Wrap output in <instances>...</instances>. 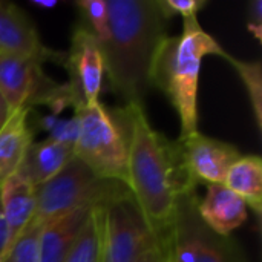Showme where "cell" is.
Instances as JSON below:
<instances>
[{
  "label": "cell",
  "mask_w": 262,
  "mask_h": 262,
  "mask_svg": "<svg viewBox=\"0 0 262 262\" xmlns=\"http://www.w3.org/2000/svg\"><path fill=\"white\" fill-rule=\"evenodd\" d=\"M126 126L127 189L157 238H164L180 195L196 187L186 172L180 144L152 127L144 106L118 109Z\"/></svg>",
  "instance_id": "obj_1"
},
{
  "label": "cell",
  "mask_w": 262,
  "mask_h": 262,
  "mask_svg": "<svg viewBox=\"0 0 262 262\" xmlns=\"http://www.w3.org/2000/svg\"><path fill=\"white\" fill-rule=\"evenodd\" d=\"M109 38L103 43L104 74L126 104L144 106L150 68L166 37L167 18L158 0H106Z\"/></svg>",
  "instance_id": "obj_2"
},
{
  "label": "cell",
  "mask_w": 262,
  "mask_h": 262,
  "mask_svg": "<svg viewBox=\"0 0 262 262\" xmlns=\"http://www.w3.org/2000/svg\"><path fill=\"white\" fill-rule=\"evenodd\" d=\"M226 57L221 45L203 29L198 17L183 18V31L177 37L166 35L160 43L152 68L150 86L167 95L181 123V135L198 130V86L203 58Z\"/></svg>",
  "instance_id": "obj_3"
},
{
  "label": "cell",
  "mask_w": 262,
  "mask_h": 262,
  "mask_svg": "<svg viewBox=\"0 0 262 262\" xmlns=\"http://www.w3.org/2000/svg\"><path fill=\"white\" fill-rule=\"evenodd\" d=\"M127 195L126 184L98 177L74 155L52 180L35 189L32 223L45 224L78 209H98Z\"/></svg>",
  "instance_id": "obj_4"
},
{
  "label": "cell",
  "mask_w": 262,
  "mask_h": 262,
  "mask_svg": "<svg viewBox=\"0 0 262 262\" xmlns=\"http://www.w3.org/2000/svg\"><path fill=\"white\" fill-rule=\"evenodd\" d=\"M74 112L80 121L74 155L98 177L126 184V126L118 109L107 111L98 101L95 104H80Z\"/></svg>",
  "instance_id": "obj_5"
},
{
  "label": "cell",
  "mask_w": 262,
  "mask_h": 262,
  "mask_svg": "<svg viewBox=\"0 0 262 262\" xmlns=\"http://www.w3.org/2000/svg\"><path fill=\"white\" fill-rule=\"evenodd\" d=\"M198 201L196 187L180 195L164 236L167 262H246L239 246L230 236H220L203 223Z\"/></svg>",
  "instance_id": "obj_6"
},
{
  "label": "cell",
  "mask_w": 262,
  "mask_h": 262,
  "mask_svg": "<svg viewBox=\"0 0 262 262\" xmlns=\"http://www.w3.org/2000/svg\"><path fill=\"white\" fill-rule=\"evenodd\" d=\"M101 262H137L155 243L132 195L100 207Z\"/></svg>",
  "instance_id": "obj_7"
},
{
  "label": "cell",
  "mask_w": 262,
  "mask_h": 262,
  "mask_svg": "<svg viewBox=\"0 0 262 262\" xmlns=\"http://www.w3.org/2000/svg\"><path fill=\"white\" fill-rule=\"evenodd\" d=\"M177 141L186 172L195 184H224L229 169L243 155L236 146L198 130Z\"/></svg>",
  "instance_id": "obj_8"
},
{
  "label": "cell",
  "mask_w": 262,
  "mask_h": 262,
  "mask_svg": "<svg viewBox=\"0 0 262 262\" xmlns=\"http://www.w3.org/2000/svg\"><path fill=\"white\" fill-rule=\"evenodd\" d=\"M66 66L71 75L69 84L80 101L83 104L98 103L106 77L104 58L98 40L84 23L77 25L72 32Z\"/></svg>",
  "instance_id": "obj_9"
},
{
  "label": "cell",
  "mask_w": 262,
  "mask_h": 262,
  "mask_svg": "<svg viewBox=\"0 0 262 262\" xmlns=\"http://www.w3.org/2000/svg\"><path fill=\"white\" fill-rule=\"evenodd\" d=\"M51 84L52 81L43 75L38 61L0 52V95L11 111L31 107L34 100Z\"/></svg>",
  "instance_id": "obj_10"
},
{
  "label": "cell",
  "mask_w": 262,
  "mask_h": 262,
  "mask_svg": "<svg viewBox=\"0 0 262 262\" xmlns=\"http://www.w3.org/2000/svg\"><path fill=\"white\" fill-rule=\"evenodd\" d=\"M0 52L32 58L40 64L54 57L31 18L14 3L0 0Z\"/></svg>",
  "instance_id": "obj_11"
},
{
  "label": "cell",
  "mask_w": 262,
  "mask_h": 262,
  "mask_svg": "<svg viewBox=\"0 0 262 262\" xmlns=\"http://www.w3.org/2000/svg\"><path fill=\"white\" fill-rule=\"evenodd\" d=\"M247 204L224 184H207L206 195L198 201L203 223L220 236H230L247 220Z\"/></svg>",
  "instance_id": "obj_12"
},
{
  "label": "cell",
  "mask_w": 262,
  "mask_h": 262,
  "mask_svg": "<svg viewBox=\"0 0 262 262\" xmlns=\"http://www.w3.org/2000/svg\"><path fill=\"white\" fill-rule=\"evenodd\" d=\"M0 207L8 233V249L15 244L35 215V189L18 173L0 186Z\"/></svg>",
  "instance_id": "obj_13"
},
{
  "label": "cell",
  "mask_w": 262,
  "mask_h": 262,
  "mask_svg": "<svg viewBox=\"0 0 262 262\" xmlns=\"http://www.w3.org/2000/svg\"><path fill=\"white\" fill-rule=\"evenodd\" d=\"M72 158V146L45 138L29 146L17 173L34 189H38L52 180Z\"/></svg>",
  "instance_id": "obj_14"
},
{
  "label": "cell",
  "mask_w": 262,
  "mask_h": 262,
  "mask_svg": "<svg viewBox=\"0 0 262 262\" xmlns=\"http://www.w3.org/2000/svg\"><path fill=\"white\" fill-rule=\"evenodd\" d=\"M94 209H78L46 221L40 230V262H63Z\"/></svg>",
  "instance_id": "obj_15"
},
{
  "label": "cell",
  "mask_w": 262,
  "mask_h": 262,
  "mask_svg": "<svg viewBox=\"0 0 262 262\" xmlns=\"http://www.w3.org/2000/svg\"><path fill=\"white\" fill-rule=\"evenodd\" d=\"M31 107L25 106L11 112L0 130V186L17 173L26 150L32 144Z\"/></svg>",
  "instance_id": "obj_16"
},
{
  "label": "cell",
  "mask_w": 262,
  "mask_h": 262,
  "mask_svg": "<svg viewBox=\"0 0 262 262\" xmlns=\"http://www.w3.org/2000/svg\"><path fill=\"white\" fill-rule=\"evenodd\" d=\"M224 186L236 193L258 216L262 209V160L259 155H241L229 169Z\"/></svg>",
  "instance_id": "obj_17"
},
{
  "label": "cell",
  "mask_w": 262,
  "mask_h": 262,
  "mask_svg": "<svg viewBox=\"0 0 262 262\" xmlns=\"http://www.w3.org/2000/svg\"><path fill=\"white\" fill-rule=\"evenodd\" d=\"M63 262H101L100 207L94 209Z\"/></svg>",
  "instance_id": "obj_18"
},
{
  "label": "cell",
  "mask_w": 262,
  "mask_h": 262,
  "mask_svg": "<svg viewBox=\"0 0 262 262\" xmlns=\"http://www.w3.org/2000/svg\"><path fill=\"white\" fill-rule=\"evenodd\" d=\"M236 71L238 77L241 78L247 95H249V101H250V107L253 112V118H255V124L258 127V130H262V69L261 61L255 60V61H246V60H238L235 57H232L230 54H227L224 57Z\"/></svg>",
  "instance_id": "obj_19"
},
{
  "label": "cell",
  "mask_w": 262,
  "mask_h": 262,
  "mask_svg": "<svg viewBox=\"0 0 262 262\" xmlns=\"http://www.w3.org/2000/svg\"><path fill=\"white\" fill-rule=\"evenodd\" d=\"M43 224L32 223L9 249L3 262H40V230Z\"/></svg>",
  "instance_id": "obj_20"
},
{
  "label": "cell",
  "mask_w": 262,
  "mask_h": 262,
  "mask_svg": "<svg viewBox=\"0 0 262 262\" xmlns=\"http://www.w3.org/2000/svg\"><path fill=\"white\" fill-rule=\"evenodd\" d=\"M77 8L84 17V25L95 35L98 43H103L109 38V18H107V5L106 0H80Z\"/></svg>",
  "instance_id": "obj_21"
},
{
  "label": "cell",
  "mask_w": 262,
  "mask_h": 262,
  "mask_svg": "<svg viewBox=\"0 0 262 262\" xmlns=\"http://www.w3.org/2000/svg\"><path fill=\"white\" fill-rule=\"evenodd\" d=\"M40 126L48 132V138L72 146L77 141L80 132V121L75 112L68 118H60L58 115H46L40 120Z\"/></svg>",
  "instance_id": "obj_22"
},
{
  "label": "cell",
  "mask_w": 262,
  "mask_h": 262,
  "mask_svg": "<svg viewBox=\"0 0 262 262\" xmlns=\"http://www.w3.org/2000/svg\"><path fill=\"white\" fill-rule=\"evenodd\" d=\"M206 5V0H158V6L167 20L173 15H181L183 18L198 17V12Z\"/></svg>",
  "instance_id": "obj_23"
},
{
  "label": "cell",
  "mask_w": 262,
  "mask_h": 262,
  "mask_svg": "<svg viewBox=\"0 0 262 262\" xmlns=\"http://www.w3.org/2000/svg\"><path fill=\"white\" fill-rule=\"evenodd\" d=\"M247 29L249 32L261 41L262 38V2L252 0L247 3Z\"/></svg>",
  "instance_id": "obj_24"
},
{
  "label": "cell",
  "mask_w": 262,
  "mask_h": 262,
  "mask_svg": "<svg viewBox=\"0 0 262 262\" xmlns=\"http://www.w3.org/2000/svg\"><path fill=\"white\" fill-rule=\"evenodd\" d=\"M137 262H167L164 238H158L157 243L146 253H143L141 258Z\"/></svg>",
  "instance_id": "obj_25"
},
{
  "label": "cell",
  "mask_w": 262,
  "mask_h": 262,
  "mask_svg": "<svg viewBox=\"0 0 262 262\" xmlns=\"http://www.w3.org/2000/svg\"><path fill=\"white\" fill-rule=\"evenodd\" d=\"M6 249H8V233H6V226L0 207V262H3L6 256Z\"/></svg>",
  "instance_id": "obj_26"
},
{
  "label": "cell",
  "mask_w": 262,
  "mask_h": 262,
  "mask_svg": "<svg viewBox=\"0 0 262 262\" xmlns=\"http://www.w3.org/2000/svg\"><path fill=\"white\" fill-rule=\"evenodd\" d=\"M11 112H12V111L8 107L6 101H5V100L2 98V95H0V130H2V127L5 126V123L8 121Z\"/></svg>",
  "instance_id": "obj_27"
},
{
  "label": "cell",
  "mask_w": 262,
  "mask_h": 262,
  "mask_svg": "<svg viewBox=\"0 0 262 262\" xmlns=\"http://www.w3.org/2000/svg\"><path fill=\"white\" fill-rule=\"evenodd\" d=\"M38 8H54L57 6V2H32Z\"/></svg>",
  "instance_id": "obj_28"
}]
</instances>
